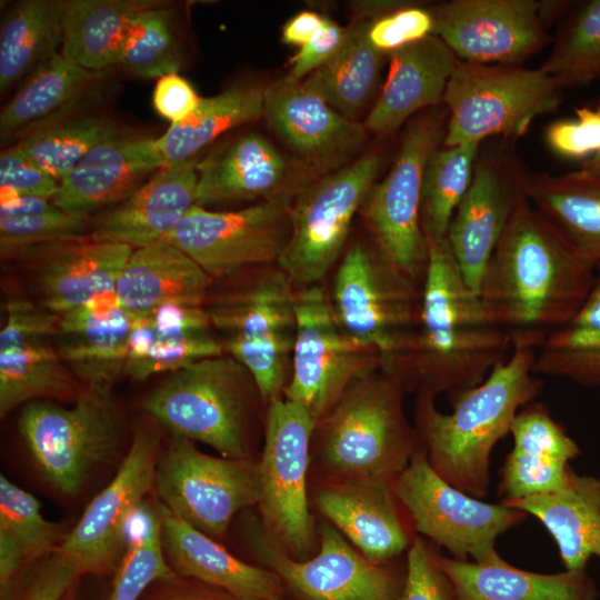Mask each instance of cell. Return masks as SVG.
<instances>
[{
  "mask_svg": "<svg viewBox=\"0 0 600 600\" xmlns=\"http://www.w3.org/2000/svg\"><path fill=\"white\" fill-rule=\"evenodd\" d=\"M597 272L526 194L492 252L479 294L494 326L544 339L571 323Z\"/></svg>",
  "mask_w": 600,
  "mask_h": 600,
  "instance_id": "cell-1",
  "label": "cell"
},
{
  "mask_svg": "<svg viewBox=\"0 0 600 600\" xmlns=\"http://www.w3.org/2000/svg\"><path fill=\"white\" fill-rule=\"evenodd\" d=\"M509 356L477 387L451 401L441 412L434 396L418 393L414 428L431 467L461 491L483 499L490 486L494 446L506 436L517 413L541 393L543 382L533 372L542 338L511 336Z\"/></svg>",
  "mask_w": 600,
  "mask_h": 600,
  "instance_id": "cell-2",
  "label": "cell"
},
{
  "mask_svg": "<svg viewBox=\"0 0 600 600\" xmlns=\"http://www.w3.org/2000/svg\"><path fill=\"white\" fill-rule=\"evenodd\" d=\"M406 392L382 368L347 389L316 426L324 480L393 482L422 448L404 413Z\"/></svg>",
  "mask_w": 600,
  "mask_h": 600,
  "instance_id": "cell-3",
  "label": "cell"
},
{
  "mask_svg": "<svg viewBox=\"0 0 600 600\" xmlns=\"http://www.w3.org/2000/svg\"><path fill=\"white\" fill-rule=\"evenodd\" d=\"M257 398L261 396L249 371L223 353L170 373L143 407L172 436L208 444L226 458L252 459Z\"/></svg>",
  "mask_w": 600,
  "mask_h": 600,
  "instance_id": "cell-4",
  "label": "cell"
},
{
  "mask_svg": "<svg viewBox=\"0 0 600 600\" xmlns=\"http://www.w3.org/2000/svg\"><path fill=\"white\" fill-rule=\"evenodd\" d=\"M206 309L224 353L249 371L262 401L283 397L297 334V288L284 271L278 264L253 268Z\"/></svg>",
  "mask_w": 600,
  "mask_h": 600,
  "instance_id": "cell-5",
  "label": "cell"
},
{
  "mask_svg": "<svg viewBox=\"0 0 600 600\" xmlns=\"http://www.w3.org/2000/svg\"><path fill=\"white\" fill-rule=\"evenodd\" d=\"M562 90L540 68L459 60L443 99L448 120L442 146L522 137L534 119L559 108Z\"/></svg>",
  "mask_w": 600,
  "mask_h": 600,
  "instance_id": "cell-6",
  "label": "cell"
},
{
  "mask_svg": "<svg viewBox=\"0 0 600 600\" xmlns=\"http://www.w3.org/2000/svg\"><path fill=\"white\" fill-rule=\"evenodd\" d=\"M317 422L299 404L279 397L267 403L258 470L257 507L264 534L289 557L309 558L316 533L308 500L311 442Z\"/></svg>",
  "mask_w": 600,
  "mask_h": 600,
  "instance_id": "cell-7",
  "label": "cell"
},
{
  "mask_svg": "<svg viewBox=\"0 0 600 600\" xmlns=\"http://www.w3.org/2000/svg\"><path fill=\"white\" fill-rule=\"evenodd\" d=\"M19 431L47 481L64 494H77L91 470L119 446L120 420L111 387L83 386L71 407L30 402L21 411Z\"/></svg>",
  "mask_w": 600,
  "mask_h": 600,
  "instance_id": "cell-8",
  "label": "cell"
},
{
  "mask_svg": "<svg viewBox=\"0 0 600 600\" xmlns=\"http://www.w3.org/2000/svg\"><path fill=\"white\" fill-rule=\"evenodd\" d=\"M330 302L341 329L378 353L386 368L419 323L421 288L372 244L357 241L340 259Z\"/></svg>",
  "mask_w": 600,
  "mask_h": 600,
  "instance_id": "cell-9",
  "label": "cell"
},
{
  "mask_svg": "<svg viewBox=\"0 0 600 600\" xmlns=\"http://www.w3.org/2000/svg\"><path fill=\"white\" fill-rule=\"evenodd\" d=\"M448 110L412 120L389 172L369 190L359 214L391 264L421 288L428 239L421 226V193L429 157L443 143Z\"/></svg>",
  "mask_w": 600,
  "mask_h": 600,
  "instance_id": "cell-10",
  "label": "cell"
},
{
  "mask_svg": "<svg viewBox=\"0 0 600 600\" xmlns=\"http://www.w3.org/2000/svg\"><path fill=\"white\" fill-rule=\"evenodd\" d=\"M383 156L369 151L303 188L290 204V237L278 266L297 289L319 284L342 258L353 219Z\"/></svg>",
  "mask_w": 600,
  "mask_h": 600,
  "instance_id": "cell-11",
  "label": "cell"
},
{
  "mask_svg": "<svg viewBox=\"0 0 600 600\" xmlns=\"http://www.w3.org/2000/svg\"><path fill=\"white\" fill-rule=\"evenodd\" d=\"M414 530L457 560L480 561L496 551L497 539L528 514L502 502L472 497L444 480L421 448L392 482Z\"/></svg>",
  "mask_w": 600,
  "mask_h": 600,
  "instance_id": "cell-12",
  "label": "cell"
},
{
  "mask_svg": "<svg viewBox=\"0 0 600 600\" xmlns=\"http://www.w3.org/2000/svg\"><path fill=\"white\" fill-rule=\"evenodd\" d=\"M382 368L378 353L340 327L319 283L297 289V334L283 397L318 422L358 379Z\"/></svg>",
  "mask_w": 600,
  "mask_h": 600,
  "instance_id": "cell-13",
  "label": "cell"
},
{
  "mask_svg": "<svg viewBox=\"0 0 600 600\" xmlns=\"http://www.w3.org/2000/svg\"><path fill=\"white\" fill-rule=\"evenodd\" d=\"M154 488L168 510L219 541L239 511L257 504V461L207 454L171 436L158 457Z\"/></svg>",
  "mask_w": 600,
  "mask_h": 600,
  "instance_id": "cell-14",
  "label": "cell"
},
{
  "mask_svg": "<svg viewBox=\"0 0 600 600\" xmlns=\"http://www.w3.org/2000/svg\"><path fill=\"white\" fill-rule=\"evenodd\" d=\"M290 204L258 202L228 211L194 206L168 242L188 254L213 281L278 264L290 237Z\"/></svg>",
  "mask_w": 600,
  "mask_h": 600,
  "instance_id": "cell-15",
  "label": "cell"
},
{
  "mask_svg": "<svg viewBox=\"0 0 600 600\" xmlns=\"http://www.w3.org/2000/svg\"><path fill=\"white\" fill-rule=\"evenodd\" d=\"M247 532L260 561L300 600H399L404 576L367 559L332 524L320 526L319 551L302 560L282 552L258 527Z\"/></svg>",
  "mask_w": 600,
  "mask_h": 600,
  "instance_id": "cell-16",
  "label": "cell"
},
{
  "mask_svg": "<svg viewBox=\"0 0 600 600\" xmlns=\"http://www.w3.org/2000/svg\"><path fill=\"white\" fill-rule=\"evenodd\" d=\"M430 9L433 34L463 62L517 66L552 39L542 1L451 0Z\"/></svg>",
  "mask_w": 600,
  "mask_h": 600,
  "instance_id": "cell-17",
  "label": "cell"
},
{
  "mask_svg": "<svg viewBox=\"0 0 600 600\" xmlns=\"http://www.w3.org/2000/svg\"><path fill=\"white\" fill-rule=\"evenodd\" d=\"M528 173L504 144L479 151L471 184L446 237L468 284L478 293L492 252L526 196Z\"/></svg>",
  "mask_w": 600,
  "mask_h": 600,
  "instance_id": "cell-18",
  "label": "cell"
},
{
  "mask_svg": "<svg viewBox=\"0 0 600 600\" xmlns=\"http://www.w3.org/2000/svg\"><path fill=\"white\" fill-rule=\"evenodd\" d=\"M0 331V416L40 398L77 399L82 389L56 344L58 316L33 302L7 301Z\"/></svg>",
  "mask_w": 600,
  "mask_h": 600,
  "instance_id": "cell-19",
  "label": "cell"
},
{
  "mask_svg": "<svg viewBox=\"0 0 600 600\" xmlns=\"http://www.w3.org/2000/svg\"><path fill=\"white\" fill-rule=\"evenodd\" d=\"M158 440L140 430L116 476L88 504L58 551L80 573L107 574L116 570L122 546V529L129 513L154 487ZM121 559V558H120Z\"/></svg>",
  "mask_w": 600,
  "mask_h": 600,
  "instance_id": "cell-20",
  "label": "cell"
},
{
  "mask_svg": "<svg viewBox=\"0 0 600 600\" xmlns=\"http://www.w3.org/2000/svg\"><path fill=\"white\" fill-rule=\"evenodd\" d=\"M262 117L292 157L318 177L354 161L369 139L364 124L339 113L302 81L283 78L263 87Z\"/></svg>",
  "mask_w": 600,
  "mask_h": 600,
  "instance_id": "cell-21",
  "label": "cell"
},
{
  "mask_svg": "<svg viewBox=\"0 0 600 600\" xmlns=\"http://www.w3.org/2000/svg\"><path fill=\"white\" fill-rule=\"evenodd\" d=\"M197 206L240 201L292 202L319 178L270 140L247 133L213 149L197 163Z\"/></svg>",
  "mask_w": 600,
  "mask_h": 600,
  "instance_id": "cell-22",
  "label": "cell"
},
{
  "mask_svg": "<svg viewBox=\"0 0 600 600\" xmlns=\"http://www.w3.org/2000/svg\"><path fill=\"white\" fill-rule=\"evenodd\" d=\"M132 251L86 236L24 247L6 257H17L26 264L34 277L41 307L59 316L114 291Z\"/></svg>",
  "mask_w": 600,
  "mask_h": 600,
  "instance_id": "cell-23",
  "label": "cell"
},
{
  "mask_svg": "<svg viewBox=\"0 0 600 600\" xmlns=\"http://www.w3.org/2000/svg\"><path fill=\"white\" fill-rule=\"evenodd\" d=\"M320 513L367 559L389 563L409 549L410 520L392 483L323 480L313 492Z\"/></svg>",
  "mask_w": 600,
  "mask_h": 600,
  "instance_id": "cell-24",
  "label": "cell"
},
{
  "mask_svg": "<svg viewBox=\"0 0 600 600\" xmlns=\"http://www.w3.org/2000/svg\"><path fill=\"white\" fill-rule=\"evenodd\" d=\"M199 159L159 169L127 199L98 213L90 221L89 237L133 250L168 241L197 206Z\"/></svg>",
  "mask_w": 600,
  "mask_h": 600,
  "instance_id": "cell-25",
  "label": "cell"
},
{
  "mask_svg": "<svg viewBox=\"0 0 600 600\" xmlns=\"http://www.w3.org/2000/svg\"><path fill=\"white\" fill-rule=\"evenodd\" d=\"M223 353L206 299H178L134 318L123 373L143 381Z\"/></svg>",
  "mask_w": 600,
  "mask_h": 600,
  "instance_id": "cell-26",
  "label": "cell"
},
{
  "mask_svg": "<svg viewBox=\"0 0 600 600\" xmlns=\"http://www.w3.org/2000/svg\"><path fill=\"white\" fill-rule=\"evenodd\" d=\"M163 167L156 138L120 136L90 150L59 182L52 202L90 220L93 212L116 206Z\"/></svg>",
  "mask_w": 600,
  "mask_h": 600,
  "instance_id": "cell-27",
  "label": "cell"
},
{
  "mask_svg": "<svg viewBox=\"0 0 600 600\" xmlns=\"http://www.w3.org/2000/svg\"><path fill=\"white\" fill-rule=\"evenodd\" d=\"M510 434L513 446L500 470L501 501L549 494L566 487L570 461L581 449L546 404L534 400L520 409Z\"/></svg>",
  "mask_w": 600,
  "mask_h": 600,
  "instance_id": "cell-28",
  "label": "cell"
},
{
  "mask_svg": "<svg viewBox=\"0 0 600 600\" xmlns=\"http://www.w3.org/2000/svg\"><path fill=\"white\" fill-rule=\"evenodd\" d=\"M157 506L162 549L179 577L219 589L236 600L282 599L284 586L276 572L234 557L218 540L180 519L159 500Z\"/></svg>",
  "mask_w": 600,
  "mask_h": 600,
  "instance_id": "cell-29",
  "label": "cell"
},
{
  "mask_svg": "<svg viewBox=\"0 0 600 600\" xmlns=\"http://www.w3.org/2000/svg\"><path fill=\"white\" fill-rule=\"evenodd\" d=\"M388 58V76L363 123L369 133L378 137L390 136L417 112L443 103L459 61L434 34Z\"/></svg>",
  "mask_w": 600,
  "mask_h": 600,
  "instance_id": "cell-30",
  "label": "cell"
},
{
  "mask_svg": "<svg viewBox=\"0 0 600 600\" xmlns=\"http://www.w3.org/2000/svg\"><path fill=\"white\" fill-rule=\"evenodd\" d=\"M133 323L116 292H106L58 316L56 344L83 386L111 387L123 373Z\"/></svg>",
  "mask_w": 600,
  "mask_h": 600,
  "instance_id": "cell-31",
  "label": "cell"
},
{
  "mask_svg": "<svg viewBox=\"0 0 600 600\" xmlns=\"http://www.w3.org/2000/svg\"><path fill=\"white\" fill-rule=\"evenodd\" d=\"M456 600H597L587 569L539 573L520 569L493 551L480 561L457 560L436 551Z\"/></svg>",
  "mask_w": 600,
  "mask_h": 600,
  "instance_id": "cell-32",
  "label": "cell"
},
{
  "mask_svg": "<svg viewBox=\"0 0 600 600\" xmlns=\"http://www.w3.org/2000/svg\"><path fill=\"white\" fill-rule=\"evenodd\" d=\"M538 519L557 544L564 570L588 568L600 559V479L572 468L560 491L500 501Z\"/></svg>",
  "mask_w": 600,
  "mask_h": 600,
  "instance_id": "cell-33",
  "label": "cell"
},
{
  "mask_svg": "<svg viewBox=\"0 0 600 600\" xmlns=\"http://www.w3.org/2000/svg\"><path fill=\"white\" fill-rule=\"evenodd\" d=\"M213 280L182 250L164 241L134 249L116 283V296L134 318L172 300L207 298Z\"/></svg>",
  "mask_w": 600,
  "mask_h": 600,
  "instance_id": "cell-34",
  "label": "cell"
},
{
  "mask_svg": "<svg viewBox=\"0 0 600 600\" xmlns=\"http://www.w3.org/2000/svg\"><path fill=\"white\" fill-rule=\"evenodd\" d=\"M102 72L87 70L60 52L31 73L0 113V138L7 141L68 118Z\"/></svg>",
  "mask_w": 600,
  "mask_h": 600,
  "instance_id": "cell-35",
  "label": "cell"
},
{
  "mask_svg": "<svg viewBox=\"0 0 600 600\" xmlns=\"http://www.w3.org/2000/svg\"><path fill=\"white\" fill-rule=\"evenodd\" d=\"M377 17L361 2L337 54L302 80L304 86L346 118L359 121L379 88L387 54L368 39V27Z\"/></svg>",
  "mask_w": 600,
  "mask_h": 600,
  "instance_id": "cell-36",
  "label": "cell"
},
{
  "mask_svg": "<svg viewBox=\"0 0 600 600\" xmlns=\"http://www.w3.org/2000/svg\"><path fill=\"white\" fill-rule=\"evenodd\" d=\"M533 207L581 257L600 264V177L583 170L560 176L528 173Z\"/></svg>",
  "mask_w": 600,
  "mask_h": 600,
  "instance_id": "cell-37",
  "label": "cell"
},
{
  "mask_svg": "<svg viewBox=\"0 0 600 600\" xmlns=\"http://www.w3.org/2000/svg\"><path fill=\"white\" fill-rule=\"evenodd\" d=\"M156 1H64L60 53L94 72L119 66L124 41L134 17Z\"/></svg>",
  "mask_w": 600,
  "mask_h": 600,
  "instance_id": "cell-38",
  "label": "cell"
},
{
  "mask_svg": "<svg viewBox=\"0 0 600 600\" xmlns=\"http://www.w3.org/2000/svg\"><path fill=\"white\" fill-rule=\"evenodd\" d=\"M63 11L61 0H23L7 11L0 28L2 93L60 52Z\"/></svg>",
  "mask_w": 600,
  "mask_h": 600,
  "instance_id": "cell-39",
  "label": "cell"
},
{
  "mask_svg": "<svg viewBox=\"0 0 600 600\" xmlns=\"http://www.w3.org/2000/svg\"><path fill=\"white\" fill-rule=\"evenodd\" d=\"M263 114V88L234 86L217 96L202 98L184 120L169 126L156 138L163 167L198 157L199 151L221 134L258 120Z\"/></svg>",
  "mask_w": 600,
  "mask_h": 600,
  "instance_id": "cell-40",
  "label": "cell"
},
{
  "mask_svg": "<svg viewBox=\"0 0 600 600\" xmlns=\"http://www.w3.org/2000/svg\"><path fill=\"white\" fill-rule=\"evenodd\" d=\"M481 144L441 146L429 157L421 193V226L427 239L447 237L452 217L471 184Z\"/></svg>",
  "mask_w": 600,
  "mask_h": 600,
  "instance_id": "cell-41",
  "label": "cell"
},
{
  "mask_svg": "<svg viewBox=\"0 0 600 600\" xmlns=\"http://www.w3.org/2000/svg\"><path fill=\"white\" fill-rule=\"evenodd\" d=\"M124 136L112 120L101 117L66 118L19 140L23 150L60 182L94 147Z\"/></svg>",
  "mask_w": 600,
  "mask_h": 600,
  "instance_id": "cell-42",
  "label": "cell"
},
{
  "mask_svg": "<svg viewBox=\"0 0 600 600\" xmlns=\"http://www.w3.org/2000/svg\"><path fill=\"white\" fill-rule=\"evenodd\" d=\"M539 68L563 89L600 79V0L577 7L561 26Z\"/></svg>",
  "mask_w": 600,
  "mask_h": 600,
  "instance_id": "cell-43",
  "label": "cell"
},
{
  "mask_svg": "<svg viewBox=\"0 0 600 600\" xmlns=\"http://www.w3.org/2000/svg\"><path fill=\"white\" fill-rule=\"evenodd\" d=\"M90 220L74 217L52 200L14 196L1 200L0 249L7 256L24 247L89 236Z\"/></svg>",
  "mask_w": 600,
  "mask_h": 600,
  "instance_id": "cell-44",
  "label": "cell"
},
{
  "mask_svg": "<svg viewBox=\"0 0 600 600\" xmlns=\"http://www.w3.org/2000/svg\"><path fill=\"white\" fill-rule=\"evenodd\" d=\"M181 58L172 13L156 1L132 20L119 66L138 78L159 79L178 73Z\"/></svg>",
  "mask_w": 600,
  "mask_h": 600,
  "instance_id": "cell-45",
  "label": "cell"
},
{
  "mask_svg": "<svg viewBox=\"0 0 600 600\" xmlns=\"http://www.w3.org/2000/svg\"><path fill=\"white\" fill-rule=\"evenodd\" d=\"M533 372L600 389V330L568 324L549 332L538 348Z\"/></svg>",
  "mask_w": 600,
  "mask_h": 600,
  "instance_id": "cell-46",
  "label": "cell"
},
{
  "mask_svg": "<svg viewBox=\"0 0 600 600\" xmlns=\"http://www.w3.org/2000/svg\"><path fill=\"white\" fill-rule=\"evenodd\" d=\"M0 529L17 544L26 566L56 552L66 536L48 521L40 502L28 491L0 476Z\"/></svg>",
  "mask_w": 600,
  "mask_h": 600,
  "instance_id": "cell-47",
  "label": "cell"
},
{
  "mask_svg": "<svg viewBox=\"0 0 600 600\" xmlns=\"http://www.w3.org/2000/svg\"><path fill=\"white\" fill-rule=\"evenodd\" d=\"M114 571L108 600H139L151 584L178 579L162 549L161 526L143 542L128 549Z\"/></svg>",
  "mask_w": 600,
  "mask_h": 600,
  "instance_id": "cell-48",
  "label": "cell"
},
{
  "mask_svg": "<svg viewBox=\"0 0 600 600\" xmlns=\"http://www.w3.org/2000/svg\"><path fill=\"white\" fill-rule=\"evenodd\" d=\"M80 571L58 550L29 566L3 589L1 600H64Z\"/></svg>",
  "mask_w": 600,
  "mask_h": 600,
  "instance_id": "cell-49",
  "label": "cell"
},
{
  "mask_svg": "<svg viewBox=\"0 0 600 600\" xmlns=\"http://www.w3.org/2000/svg\"><path fill=\"white\" fill-rule=\"evenodd\" d=\"M431 9L404 1L401 6L372 17L368 39L380 52L390 53L433 34Z\"/></svg>",
  "mask_w": 600,
  "mask_h": 600,
  "instance_id": "cell-50",
  "label": "cell"
},
{
  "mask_svg": "<svg viewBox=\"0 0 600 600\" xmlns=\"http://www.w3.org/2000/svg\"><path fill=\"white\" fill-rule=\"evenodd\" d=\"M399 600H456L452 584L436 560V551L419 536L407 550Z\"/></svg>",
  "mask_w": 600,
  "mask_h": 600,
  "instance_id": "cell-51",
  "label": "cell"
},
{
  "mask_svg": "<svg viewBox=\"0 0 600 600\" xmlns=\"http://www.w3.org/2000/svg\"><path fill=\"white\" fill-rule=\"evenodd\" d=\"M548 146L569 159L588 160L600 152V102L576 109V119L550 123L546 130Z\"/></svg>",
  "mask_w": 600,
  "mask_h": 600,
  "instance_id": "cell-52",
  "label": "cell"
},
{
  "mask_svg": "<svg viewBox=\"0 0 600 600\" xmlns=\"http://www.w3.org/2000/svg\"><path fill=\"white\" fill-rule=\"evenodd\" d=\"M1 200L14 196L52 199L59 182L44 171L19 144L0 154Z\"/></svg>",
  "mask_w": 600,
  "mask_h": 600,
  "instance_id": "cell-53",
  "label": "cell"
},
{
  "mask_svg": "<svg viewBox=\"0 0 600 600\" xmlns=\"http://www.w3.org/2000/svg\"><path fill=\"white\" fill-rule=\"evenodd\" d=\"M344 38L346 27L326 18L320 29L291 58L290 68L284 78L291 81H302L337 54Z\"/></svg>",
  "mask_w": 600,
  "mask_h": 600,
  "instance_id": "cell-54",
  "label": "cell"
},
{
  "mask_svg": "<svg viewBox=\"0 0 600 600\" xmlns=\"http://www.w3.org/2000/svg\"><path fill=\"white\" fill-rule=\"evenodd\" d=\"M201 100L193 87L178 73L157 79L152 96L153 107L170 124L188 118L200 106Z\"/></svg>",
  "mask_w": 600,
  "mask_h": 600,
  "instance_id": "cell-55",
  "label": "cell"
},
{
  "mask_svg": "<svg viewBox=\"0 0 600 600\" xmlns=\"http://www.w3.org/2000/svg\"><path fill=\"white\" fill-rule=\"evenodd\" d=\"M161 526L157 502L152 507L142 500L129 513L122 529V546L124 552L143 542Z\"/></svg>",
  "mask_w": 600,
  "mask_h": 600,
  "instance_id": "cell-56",
  "label": "cell"
},
{
  "mask_svg": "<svg viewBox=\"0 0 600 600\" xmlns=\"http://www.w3.org/2000/svg\"><path fill=\"white\" fill-rule=\"evenodd\" d=\"M162 583L166 587L146 600H236L219 589L197 581L186 582L181 577Z\"/></svg>",
  "mask_w": 600,
  "mask_h": 600,
  "instance_id": "cell-57",
  "label": "cell"
},
{
  "mask_svg": "<svg viewBox=\"0 0 600 600\" xmlns=\"http://www.w3.org/2000/svg\"><path fill=\"white\" fill-rule=\"evenodd\" d=\"M324 20V17L314 11H301L282 27L281 40L287 44L301 47L312 38Z\"/></svg>",
  "mask_w": 600,
  "mask_h": 600,
  "instance_id": "cell-58",
  "label": "cell"
},
{
  "mask_svg": "<svg viewBox=\"0 0 600 600\" xmlns=\"http://www.w3.org/2000/svg\"><path fill=\"white\" fill-rule=\"evenodd\" d=\"M26 567L11 537L0 529V589L7 587Z\"/></svg>",
  "mask_w": 600,
  "mask_h": 600,
  "instance_id": "cell-59",
  "label": "cell"
},
{
  "mask_svg": "<svg viewBox=\"0 0 600 600\" xmlns=\"http://www.w3.org/2000/svg\"><path fill=\"white\" fill-rule=\"evenodd\" d=\"M574 327L600 330V270L580 310L570 323Z\"/></svg>",
  "mask_w": 600,
  "mask_h": 600,
  "instance_id": "cell-60",
  "label": "cell"
},
{
  "mask_svg": "<svg viewBox=\"0 0 600 600\" xmlns=\"http://www.w3.org/2000/svg\"><path fill=\"white\" fill-rule=\"evenodd\" d=\"M581 170L600 177V152L583 161Z\"/></svg>",
  "mask_w": 600,
  "mask_h": 600,
  "instance_id": "cell-61",
  "label": "cell"
},
{
  "mask_svg": "<svg viewBox=\"0 0 600 600\" xmlns=\"http://www.w3.org/2000/svg\"><path fill=\"white\" fill-rule=\"evenodd\" d=\"M64 600H74V587L69 591Z\"/></svg>",
  "mask_w": 600,
  "mask_h": 600,
  "instance_id": "cell-62",
  "label": "cell"
},
{
  "mask_svg": "<svg viewBox=\"0 0 600 600\" xmlns=\"http://www.w3.org/2000/svg\"><path fill=\"white\" fill-rule=\"evenodd\" d=\"M272 600H282V599H272Z\"/></svg>",
  "mask_w": 600,
  "mask_h": 600,
  "instance_id": "cell-63",
  "label": "cell"
},
{
  "mask_svg": "<svg viewBox=\"0 0 600 600\" xmlns=\"http://www.w3.org/2000/svg\"><path fill=\"white\" fill-rule=\"evenodd\" d=\"M598 269L600 270V264L598 266Z\"/></svg>",
  "mask_w": 600,
  "mask_h": 600,
  "instance_id": "cell-64",
  "label": "cell"
}]
</instances>
